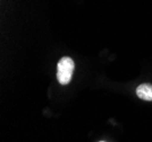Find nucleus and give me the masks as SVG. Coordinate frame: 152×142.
<instances>
[{"instance_id":"obj_1","label":"nucleus","mask_w":152,"mask_h":142,"mask_svg":"<svg viewBox=\"0 0 152 142\" xmlns=\"http://www.w3.org/2000/svg\"><path fill=\"white\" fill-rule=\"evenodd\" d=\"M75 69V63L69 56L61 58L57 64V79L60 85L69 84Z\"/></svg>"},{"instance_id":"obj_2","label":"nucleus","mask_w":152,"mask_h":142,"mask_svg":"<svg viewBox=\"0 0 152 142\" xmlns=\"http://www.w3.org/2000/svg\"><path fill=\"white\" fill-rule=\"evenodd\" d=\"M136 95L140 99L152 102V85L151 84H141L136 88Z\"/></svg>"},{"instance_id":"obj_3","label":"nucleus","mask_w":152,"mask_h":142,"mask_svg":"<svg viewBox=\"0 0 152 142\" xmlns=\"http://www.w3.org/2000/svg\"><path fill=\"white\" fill-rule=\"evenodd\" d=\"M100 142H104V141H100Z\"/></svg>"}]
</instances>
